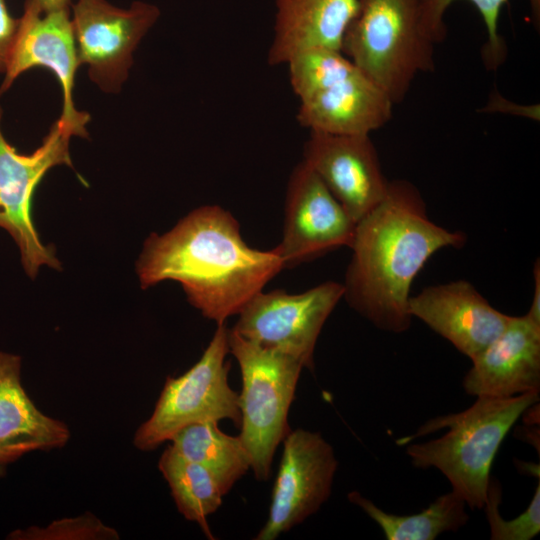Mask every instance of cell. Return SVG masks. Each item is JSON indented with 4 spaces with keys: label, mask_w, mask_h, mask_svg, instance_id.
I'll use <instances>...</instances> for the list:
<instances>
[{
    "label": "cell",
    "mask_w": 540,
    "mask_h": 540,
    "mask_svg": "<svg viewBox=\"0 0 540 540\" xmlns=\"http://www.w3.org/2000/svg\"><path fill=\"white\" fill-rule=\"evenodd\" d=\"M228 328L218 323L200 359L184 374L167 377L151 416L136 430L133 443L151 451L182 428L201 422L231 420L240 427L239 394L228 383Z\"/></svg>",
    "instance_id": "cell-6"
},
{
    "label": "cell",
    "mask_w": 540,
    "mask_h": 540,
    "mask_svg": "<svg viewBox=\"0 0 540 540\" xmlns=\"http://www.w3.org/2000/svg\"><path fill=\"white\" fill-rule=\"evenodd\" d=\"M539 393L479 396L467 409L431 418L416 432L396 440L416 468H436L471 509H483L490 469L498 449Z\"/></svg>",
    "instance_id": "cell-3"
},
{
    "label": "cell",
    "mask_w": 540,
    "mask_h": 540,
    "mask_svg": "<svg viewBox=\"0 0 540 540\" xmlns=\"http://www.w3.org/2000/svg\"><path fill=\"white\" fill-rule=\"evenodd\" d=\"M158 468L179 512L213 539L207 518L222 505L225 495L214 476L202 465L180 455L171 445L163 451Z\"/></svg>",
    "instance_id": "cell-21"
},
{
    "label": "cell",
    "mask_w": 540,
    "mask_h": 540,
    "mask_svg": "<svg viewBox=\"0 0 540 540\" xmlns=\"http://www.w3.org/2000/svg\"><path fill=\"white\" fill-rule=\"evenodd\" d=\"M348 499L378 524L387 540H433L444 532L457 531L469 520L465 501L452 490L408 515L388 513L358 491L350 492Z\"/></svg>",
    "instance_id": "cell-20"
},
{
    "label": "cell",
    "mask_w": 540,
    "mask_h": 540,
    "mask_svg": "<svg viewBox=\"0 0 540 540\" xmlns=\"http://www.w3.org/2000/svg\"><path fill=\"white\" fill-rule=\"evenodd\" d=\"M228 347L242 376L239 437L256 479L266 481L275 450L291 430L288 413L304 367L295 358L249 341L232 329Z\"/></svg>",
    "instance_id": "cell-5"
},
{
    "label": "cell",
    "mask_w": 540,
    "mask_h": 540,
    "mask_svg": "<svg viewBox=\"0 0 540 540\" xmlns=\"http://www.w3.org/2000/svg\"><path fill=\"white\" fill-rule=\"evenodd\" d=\"M71 7L80 65H88L89 78L103 92L118 93L135 49L160 16L159 8L135 1L122 9L106 0H77Z\"/></svg>",
    "instance_id": "cell-9"
},
{
    "label": "cell",
    "mask_w": 540,
    "mask_h": 540,
    "mask_svg": "<svg viewBox=\"0 0 540 540\" xmlns=\"http://www.w3.org/2000/svg\"><path fill=\"white\" fill-rule=\"evenodd\" d=\"M170 441L180 455L206 468L225 495L251 469L250 457L240 437L224 433L217 422L188 425Z\"/></svg>",
    "instance_id": "cell-19"
},
{
    "label": "cell",
    "mask_w": 540,
    "mask_h": 540,
    "mask_svg": "<svg viewBox=\"0 0 540 540\" xmlns=\"http://www.w3.org/2000/svg\"><path fill=\"white\" fill-rule=\"evenodd\" d=\"M305 162L357 223L385 197L389 180L370 135L309 131Z\"/></svg>",
    "instance_id": "cell-13"
},
{
    "label": "cell",
    "mask_w": 540,
    "mask_h": 540,
    "mask_svg": "<svg viewBox=\"0 0 540 540\" xmlns=\"http://www.w3.org/2000/svg\"><path fill=\"white\" fill-rule=\"evenodd\" d=\"M356 222L303 161L287 183L284 227L275 247L284 268L316 259L340 247H350Z\"/></svg>",
    "instance_id": "cell-12"
},
{
    "label": "cell",
    "mask_w": 540,
    "mask_h": 540,
    "mask_svg": "<svg viewBox=\"0 0 540 540\" xmlns=\"http://www.w3.org/2000/svg\"><path fill=\"white\" fill-rule=\"evenodd\" d=\"M359 0H275L271 66L285 65L296 53L315 47L341 50Z\"/></svg>",
    "instance_id": "cell-17"
},
{
    "label": "cell",
    "mask_w": 540,
    "mask_h": 540,
    "mask_svg": "<svg viewBox=\"0 0 540 540\" xmlns=\"http://www.w3.org/2000/svg\"><path fill=\"white\" fill-rule=\"evenodd\" d=\"M409 312L473 360L512 316L495 309L468 281L429 286L410 296Z\"/></svg>",
    "instance_id": "cell-14"
},
{
    "label": "cell",
    "mask_w": 540,
    "mask_h": 540,
    "mask_svg": "<svg viewBox=\"0 0 540 540\" xmlns=\"http://www.w3.org/2000/svg\"><path fill=\"white\" fill-rule=\"evenodd\" d=\"M458 0H422V20L433 41L438 44L447 35L444 14L450 5ZM475 6L485 25L487 40L481 56L488 70H497L506 60L507 46L499 33L501 8L508 0H467ZM534 26L539 29L540 0H529Z\"/></svg>",
    "instance_id": "cell-22"
},
{
    "label": "cell",
    "mask_w": 540,
    "mask_h": 540,
    "mask_svg": "<svg viewBox=\"0 0 540 540\" xmlns=\"http://www.w3.org/2000/svg\"><path fill=\"white\" fill-rule=\"evenodd\" d=\"M19 18L13 17L6 0H0V74L7 68L10 52L19 29Z\"/></svg>",
    "instance_id": "cell-26"
},
{
    "label": "cell",
    "mask_w": 540,
    "mask_h": 540,
    "mask_svg": "<svg viewBox=\"0 0 540 540\" xmlns=\"http://www.w3.org/2000/svg\"><path fill=\"white\" fill-rule=\"evenodd\" d=\"M394 103L359 68L324 89L299 100L296 114L309 131L370 135L392 118Z\"/></svg>",
    "instance_id": "cell-16"
},
{
    "label": "cell",
    "mask_w": 540,
    "mask_h": 540,
    "mask_svg": "<svg viewBox=\"0 0 540 540\" xmlns=\"http://www.w3.org/2000/svg\"><path fill=\"white\" fill-rule=\"evenodd\" d=\"M466 236L433 222L418 188L389 181L383 200L356 224L343 284L348 305L376 328L407 331L412 282L439 250L459 248Z\"/></svg>",
    "instance_id": "cell-1"
},
{
    "label": "cell",
    "mask_w": 540,
    "mask_h": 540,
    "mask_svg": "<svg viewBox=\"0 0 540 540\" xmlns=\"http://www.w3.org/2000/svg\"><path fill=\"white\" fill-rule=\"evenodd\" d=\"M472 361L462 386L468 395L512 397L540 391V327L512 316Z\"/></svg>",
    "instance_id": "cell-15"
},
{
    "label": "cell",
    "mask_w": 540,
    "mask_h": 540,
    "mask_svg": "<svg viewBox=\"0 0 540 540\" xmlns=\"http://www.w3.org/2000/svg\"><path fill=\"white\" fill-rule=\"evenodd\" d=\"M34 451L27 445H3L0 444V477H2L7 469V466L23 456L24 454Z\"/></svg>",
    "instance_id": "cell-27"
},
{
    "label": "cell",
    "mask_w": 540,
    "mask_h": 540,
    "mask_svg": "<svg viewBox=\"0 0 540 540\" xmlns=\"http://www.w3.org/2000/svg\"><path fill=\"white\" fill-rule=\"evenodd\" d=\"M19 29L10 52L0 96L25 71L35 67L51 70L57 77L63 107L58 120L72 136L88 137L90 115L76 110L73 103L74 79L80 66L70 9L44 12L36 0H25Z\"/></svg>",
    "instance_id": "cell-11"
},
{
    "label": "cell",
    "mask_w": 540,
    "mask_h": 540,
    "mask_svg": "<svg viewBox=\"0 0 540 540\" xmlns=\"http://www.w3.org/2000/svg\"><path fill=\"white\" fill-rule=\"evenodd\" d=\"M534 292L531 306L525 315L533 324L540 327V263L535 261L533 269Z\"/></svg>",
    "instance_id": "cell-28"
},
{
    "label": "cell",
    "mask_w": 540,
    "mask_h": 540,
    "mask_svg": "<svg viewBox=\"0 0 540 540\" xmlns=\"http://www.w3.org/2000/svg\"><path fill=\"white\" fill-rule=\"evenodd\" d=\"M0 106V227L16 242L21 263L30 278L47 265L60 269L53 247L44 245L32 220V198L37 185L53 167H72L69 153L71 133L57 119L42 144L31 154L19 153L1 130Z\"/></svg>",
    "instance_id": "cell-7"
},
{
    "label": "cell",
    "mask_w": 540,
    "mask_h": 540,
    "mask_svg": "<svg viewBox=\"0 0 540 540\" xmlns=\"http://www.w3.org/2000/svg\"><path fill=\"white\" fill-rule=\"evenodd\" d=\"M422 0H359L341 51L394 104L421 73L435 70L436 43L422 20Z\"/></svg>",
    "instance_id": "cell-4"
},
{
    "label": "cell",
    "mask_w": 540,
    "mask_h": 540,
    "mask_svg": "<svg viewBox=\"0 0 540 540\" xmlns=\"http://www.w3.org/2000/svg\"><path fill=\"white\" fill-rule=\"evenodd\" d=\"M343 284L327 281L305 292H259L237 314L232 330L260 346L287 354L313 370V354L329 315L343 297Z\"/></svg>",
    "instance_id": "cell-8"
},
{
    "label": "cell",
    "mask_w": 540,
    "mask_h": 540,
    "mask_svg": "<svg viewBox=\"0 0 540 540\" xmlns=\"http://www.w3.org/2000/svg\"><path fill=\"white\" fill-rule=\"evenodd\" d=\"M42 11H58L70 9L72 0H36Z\"/></svg>",
    "instance_id": "cell-29"
},
{
    "label": "cell",
    "mask_w": 540,
    "mask_h": 540,
    "mask_svg": "<svg viewBox=\"0 0 540 540\" xmlns=\"http://www.w3.org/2000/svg\"><path fill=\"white\" fill-rule=\"evenodd\" d=\"M12 539H117L118 533L91 514L55 521L45 528L16 530Z\"/></svg>",
    "instance_id": "cell-25"
},
{
    "label": "cell",
    "mask_w": 540,
    "mask_h": 540,
    "mask_svg": "<svg viewBox=\"0 0 540 540\" xmlns=\"http://www.w3.org/2000/svg\"><path fill=\"white\" fill-rule=\"evenodd\" d=\"M21 357L0 351V444L27 445L34 451L62 448L67 425L42 413L21 382Z\"/></svg>",
    "instance_id": "cell-18"
},
{
    "label": "cell",
    "mask_w": 540,
    "mask_h": 540,
    "mask_svg": "<svg viewBox=\"0 0 540 540\" xmlns=\"http://www.w3.org/2000/svg\"><path fill=\"white\" fill-rule=\"evenodd\" d=\"M282 269L277 250L250 247L238 221L218 205L196 208L167 233L151 234L137 262L142 288L177 281L189 303L217 324L237 315Z\"/></svg>",
    "instance_id": "cell-2"
},
{
    "label": "cell",
    "mask_w": 540,
    "mask_h": 540,
    "mask_svg": "<svg viewBox=\"0 0 540 540\" xmlns=\"http://www.w3.org/2000/svg\"><path fill=\"white\" fill-rule=\"evenodd\" d=\"M273 485L266 523L256 540H274L315 514L331 494L338 461L321 433L290 430Z\"/></svg>",
    "instance_id": "cell-10"
},
{
    "label": "cell",
    "mask_w": 540,
    "mask_h": 540,
    "mask_svg": "<svg viewBox=\"0 0 540 540\" xmlns=\"http://www.w3.org/2000/svg\"><path fill=\"white\" fill-rule=\"evenodd\" d=\"M299 100L350 75L358 67L341 50L315 47L293 55L285 64Z\"/></svg>",
    "instance_id": "cell-23"
},
{
    "label": "cell",
    "mask_w": 540,
    "mask_h": 540,
    "mask_svg": "<svg viewBox=\"0 0 540 540\" xmlns=\"http://www.w3.org/2000/svg\"><path fill=\"white\" fill-rule=\"evenodd\" d=\"M502 489L497 479L490 477L484 505L492 540H531L540 532V483L538 482L528 507L511 520L499 511Z\"/></svg>",
    "instance_id": "cell-24"
}]
</instances>
